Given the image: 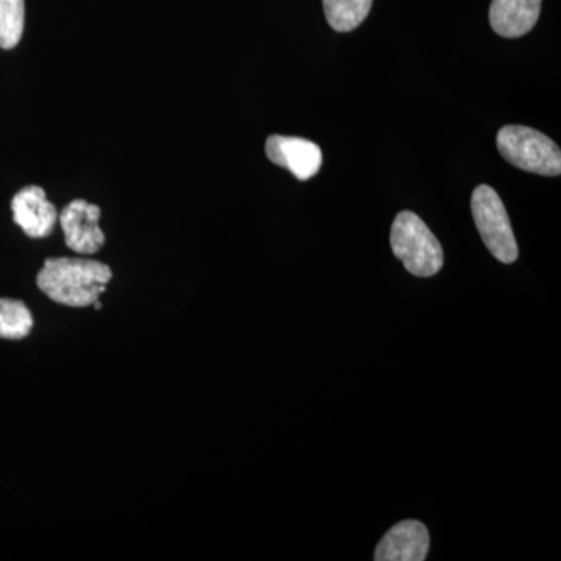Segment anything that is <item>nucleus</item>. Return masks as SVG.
<instances>
[{
  "instance_id": "nucleus-1",
  "label": "nucleus",
  "mask_w": 561,
  "mask_h": 561,
  "mask_svg": "<svg viewBox=\"0 0 561 561\" xmlns=\"http://www.w3.org/2000/svg\"><path fill=\"white\" fill-rule=\"evenodd\" d=\"M113 278L108 265L80 257H49L36 284L51 301L69 308H88L101 298Z\"/></svg>"
},
{
  "instance_id": "nucleus-2",
  "label": "nucleus",
  "mask_w": 561,
  "mask_h": 561,
  "mask_svg": "<svg viewBox=\"0 0 561 561\" xmlns=\"http://www.w3.org/2000/svg\"><path fill=\"white\" fill-rule=\"evenodd\" d=\"M390 245L405 271L419 278L437 275L445 264L440 242L411 210H402L391 225Z\"/></svg>"
},
{
  "instance_id": "nucleus-3",
  "label": "nucleus",
  "mask_w": 561,
  "mask_h": 561,
  "mask_svg": "<svg viewBox=\"0 0 561 561\" xmlns=\"http://www.w3.org/2000/svg\"><path fill=\"white\" fill-rule=\"evenodd\" d=\"M496 144L501 157L522 171L545 176L561 173L560 147L541 131L523 125H507L497 133Z\"/></svg>"
},
{
  "instance_id": "nucleus-4",
  "label": "nucleus",
  "mask_w": 561,
  "mask_h": 561,
  "mask_svg": "<svg viewBox=\"0 0 561 561\" xmlns=\"http://www.w3.org/2000/svg\"><path fill=\"white\" fill-rule=\"evenodd\" d=\"M471 213L490 253L502 264H513L518 260V243L513 234L507 209L493 187L486 184L476 187L471 197Z\"/></svg>"
},
{
  "instance_id": "nucleus-5",
  "label": "nucleus",
  "mask_w": 561,
  "mask_h": 561,
  "mask_svg": "<svg viewBox=\"0 0 561 561\" xmlns=\"http://www.w3.org/2000/svg\"><path fill=\"white\" fill-rule=\"evenodd\" d=\"M102 210L87 201L70 202L60 214L66 245L80 254H94L105 243L101 225Z\"/></svg>"
},
{
  "instance_id": "nucleus-6",
  "label": "nucleus",
  "mask_w": 561,
  "mask_h": 561,
  "mask_svg": "<svg viewBox=\"0 0 561 561\" xmlns=\"http://www.w3.org/2000/svg\"><path fill=\"white\" fill-rule=\"evenodd\" d=\"M265 154L273 164L287 169L300 181L316 176L323 162V154L317 144L295 136H271L265 142Z\"/></svg>"
},
{
  "instance_id": "nucleus-7",
  "label": "nucleus",
  "mask_w": 561,
  "mask_h": 561,
  "mask_svg": "<svg viewBox=\"0 0 561 561\" xmlns=\"http://www.w3.org/2000/svg\"><path fill=\"white\" fill-rule=\"evenodd\" d=\"M13 220L33 239L50 236L58 220L57 208L47 201L46 191L39 186H27L18 192L11 202Z\"/></svg>"
},
{
  "instance_id": "nucleus-8",
  "label": "nucleus",
  "mask_w": 561,
  "mask_h": 561,
  "mask_svg": "<svg viewBox=\"0 0 561 561\" xmlns=\"http://www.w3.org/2000/svg\"><path fill=\"white\" fill-rule=\"evenodd\" d=\"M430 531L423 523L405 519L391 527L376 548V561H423L430 552Z\"/></svg>"
},
{
  "instance_id": "nucleus-9",
  "label": "nucleus",
  "mask_w": 561,
  "mask_h": 561,
  "mask_svg": "<svg viewBox=\"0 0 561 561\" xmlns=\"http://www.w3.org/2000/svg\"><path fill=\"white\" fill-rule=\"evenodd\" d=\"M541 0H491L490 25L504 38L526 35L540 18Z\"/></svg>"
},
{
  "instance_id": "nucleus-10",
  "label": "nucleus",
  "mask_w": 561,
  "mask_h": 561,
  "mask_svg": "<svg viewBox=\"0 0 561 561\" xmlns=\"http://www.w3.org/2000/svg\"><path fill=\"white\" fill-rule=\"evenodd\" d=\"M373 0H323L324 16L335 32L359 27L371 10Z\"/></svg>"
},
{
  "instance_id": "nucleus-11",
  "label": "nucleus",
  "mask_w": 561,
  "mask_h": 561,
  "mask_svg": "<svg viewBox=\"0 0 561 561\" xmlns=\"http://www.w3.org/2000/svg\"><path fill=\"white\" fill-rule=\"evenodd\" d=\"M33 317L25 302L0 298V339L22 341L31 334Z\"/></svg>"
},
{
  "instance_id": "nucleus-12",
  "label": "nucleus",
  "mask_w": 561,
  "mask_h": 561,
  "mask_svg": "<svg viewBox=\"0 0 561 561\" xmlns=\"http://www.w3.org/2000/svg\"><path fill=\"white\" fill-rule=\"evenodd\" d=\"M24 0H0V47L13 49L24 33Z\"/></svg>"
}]
</instances>
